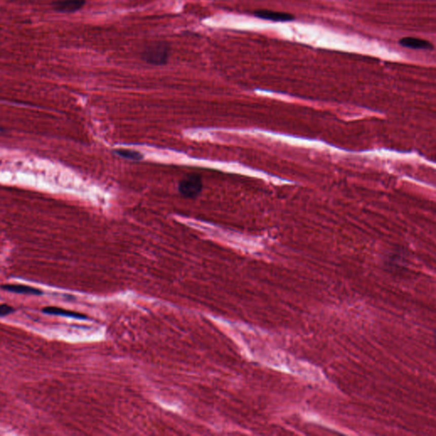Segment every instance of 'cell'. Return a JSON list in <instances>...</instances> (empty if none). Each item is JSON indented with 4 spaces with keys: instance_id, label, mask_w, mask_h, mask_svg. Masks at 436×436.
I'll return each instance as SVG.
<instances>
[{
    "instance_id": "7",
    "label": "cell",
    "mask_w": 436,
    "mask_h": 436,
    "mask_svg": "<svg viewBox=\"0 0 436 436\" xmlns=\"http://www.w3.org/2000/svg\"><path fill=\"white\" fill-rule=\"evenodd\" d=\"M45 314H51V315H59V316L71 317L76 319H85L86 317L83 314H79L76 312L68 311L63 309H60L57 307H46L42 310Z\"/></svg>"
},
{
    "instance_id": "4",
    "label": "cell",
    "mask_w": 436,
    "mask_h": 436,
    "mask_svg": "<svg viewBox=\"0 0 436 436\" xmlns=\"http://www.w3.org/2000/svg\"><path fill=\"white\" fill-rule=\"evenodd\" d=\"M85 4V0H61L54 5V8L59 12L72 13L82 8Z\"/></svg>"
},
{
    "instance_id": "1",
    "label": "cell",
    "mask_w": 436,
    "mask_h": 436,
    "mask_svg": "<svg viewBox=\"0 0 436 436\" xmlns=\"http://www.w3.org/2000/svg\"><path fill=\"white\" fill-rule=\"evenodd\" d=\"M170 56V46L169 44L163 41L154 42L147 46L141 53V57L144 61L152 65H165L167 63Z\"/></svg>"
},
{
    "instance_id": "9",
    "label": "cell",
    "mask_w": 436,
    "mask_h": 436,
    "mask_svg": "<svg viewBox=\"0 0 436 436\" xmlns=\"http://www.w3.org/2000/svg\"><path fill=\"white\" fill-rule=\"evenodd\" d=\"M15 309L7 304H0V317L6 316L13 313Z\"/></svg>"
},
{
    "instance_id": "5",
    "label": "cell",
    "mask_w": 436,
    "mask_h": 436,
    "mask_svg": "<svg viewBox=\"0 0 436 436\" xmlns=\"http://www.w3.org/2000/svg\"><path fill=\"white\" fill-rule=\"evenodd\" d=\"M399 45L404 47L417 50H433V45L427 40L407 37L399 40Z\"/></svg>"
},
{
    "instance_id": "3",
    "label": "cell",
    "mask_w": 436,
    "mask_h": 436,
    "mask_svg": "<svg viewBox=\"0 0 436 436\" xmlns=\"http://www.w3.org/2000/svg\"><path fill=\"white\" fill-rule=\"evenodd\" d=\"M254 15L258 18L273 21H290L294 19V16L290 14L276 12L269 10H258L254 12Z\"/></svg>"
},
{
    "instance_id": "2",
    "label": "cell",
    "mask_w": 436,
    "mask_h": 436,
    "mask_svg": "<svg viewBox=\"0 0 436 436\" xmlns=\"http://www.w3.org/2000/svg\"><path fill=\"white\" fill-rule=\"evenodd\" d=\"M180 194L185 198H194L202 190V181L198 175L186 176L179 183Z\"/></svg>"
},
{
    "instance_id": "8",
    "label": "cell",
    "mask_w": 436,
    "mask_h": 436,
    "mask_svg": "<svg viewBox=\"0 0 436 436\" xmlns=\"http://www.w3.org/2000/svg\"><path fill=\"white\" fill-rule=\"evenodd\" d=\"M115 153L119 156L128 159V160H141L143 158V155H141V153L134 151V150H130V149H117V150H115Z\"/></svg>"
},
{
    "instance_id": "6",
    "label": "cell",
    "mask_w": 436,
    "mask_h": 436,
    "mask_svg": "<svg viewBox=\"0 0 436 436\" xmlns=\"http://www.w3.org/2000/svg\"><path fill=\"white\" fill-rule=\"evenodd\" d=\"M4 290H8L10 293H18V294H26V295H42L43 292L37 288L32 287L29 285H3L1 286Z\"/></svg>"
}]
</instances>
